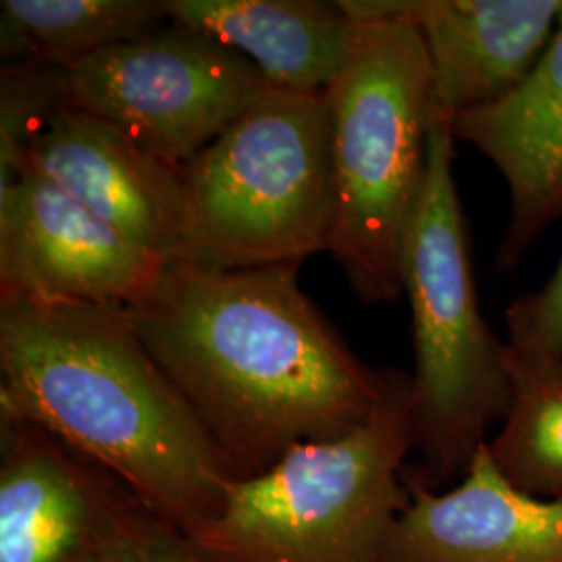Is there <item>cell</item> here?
Returning a JSON list of instances; mask_svg holds the SVG:
<instances>
[{
    "mask_svg": "<svg viewBox=\"0 0 562 562\" xmlns=\"http://www.w3.org/2000/svg\"><path fill=\"white\" fill-rule=\"evenodd\" d=\"M167 265L34 173L0 196V299L132 306Z\"/></svg>",
    "mask_w": 562,
    "mask_h": 562,
    "instance_id": "obj_8",
    "label": "cell"
},
{
    "mask_svg": "<svg viewBox=\"0 0 562 562\" xmlns=\"http://www.w3.org/2000/svg\"><path fill=\"white\" fill-rule=\"evenodd\" d=\"M504 319L508 344L562 359V257L552 278L513 302Z\"/></svg>",
    "mask_w": 562,
    "mask_h": 562,
    "instance_id": "obj_19",
    "label": "cell"
},
{
    "mask_svg": "<svg viewBox=\"0 0 562 562\" xmlns=\"http://www.w3.org/2000/svg\"><path fill=\"white\" fill-rule=\"evenodd\" d=\"M411 454L413 378L383 369L382 398L369 422L234 480L217 515L186 538L211 562H383L411 496Z\"/></svg>",
    "mask_w": 562,
    "mask_h": 562,
    "instance_id": "obj_3",
    "label": "cell"
},
{
    "mask_svg": "<svg viewBox=\"0 0 562 562\" xmlns=\"http://www.w3.org/2000/svg\"><path fill=\"white\" fill-rule=\"evenodd\" d=\"M355 20L394 18L419 32L436 111L452 115L501 101L552 41L562 0H341Z\"/></svg>",
    "mask_w": 562,
    "mask_h": 562,
    "instance_id": "obj_9",
    "label": "cell"
},
{
    "mask_svg": "<svg viewBox=\"0 0 562 562\" xmlns=\"http://www.w3.org/2000/svg\"><path fill=\"white\" fill-rule=\"evenodd\" d=\"M59 106L63 69L4 63L0 74V196L20 180L30 144Z\"/></svg>",
    "mask_w": 562,
    "mask_h": 562,
    "instance_id": "obj_17",
    "label": "cell"
},
{
    "mask_svg": "<svg viewBox=\"0 0 562 562\" xmlns=\"http://www.w3.org/2000/svg\"><path fill=\"white\" fill-rule=\"evenodd\" d=\"M359 21L355 53L325 90L336 201L327 252L357 299L380 304L404 294V240L422 201L436 106L415 25Z\"/></svg>",
    "mask_w": 562,
    "mask_h": 562,
    "instance_id": "obj_5",
    "label": "cell"
},
{
    "mask_svg": "<svg viewBox=\"0 0 562 562\" xmlns=\"http://www.w3.org/2000/svg\"><path fill=\"white\" fill-rule=\"evenodd\" d=\"M506 367L510 398L487 452L525 494L562 501V359L508 344Z\"/></svg>",
    "mask_w": 562,
    "mask_h": 562,
    "instance_id": "obj_16",
    "label": "cell"
},
{
    "mask_svg": "<svg viewBox=\"0 0 562 562\" xmlns=\"http://www.w3.org/2000/svg\"><path fill=\"white\" fill-rule=\"evenodd\" d=\"M454 136L436 111L422 201L408 225L402 290L411 302L415 454L406 483L438 490L462 477L503 422L510 378L506 341L483 319L467 223L454 181Z\"/></svg>",
    "mask_w": 562,
    "mask_h": 562,
    "instance_id": "obj_4",
    "label": "cell"
},
{
    "mask_svg": "<svg viewBox=\"0 0 562 562\" xmlns=\"http://www.w3.org/2000/svg\"><path fill=\"white\" fill-rule=\"evenodd\" d=\"M273 86L261 71L169 20L63 71V104L111 123L181 169Z\"/></svg>",
    "mask_w": 562,
    "mask_h": 562,
    "instance_id": "obj_7",
    "label": "cell"
},
{
    "mask_svg": "<svg viewBox=\"0 0 562 562\" xmlns=\"http://www.w3.org/2000/svg\"><path fill=\"white\" fill-rule=\"evenodd\" d=\"M165 23V0H2L0 53L65 71Z\"/></svg>",
    "mask_w": 562,
    "mask_h": 562,
    "instance_id": "obj_15",
    "label": "cell"
},
{
    "mask_svg": "<svg viewBox=\"0 0 562 562\" xmlns=\"http://www.w3.org/2000/svg\"><path fill=\"white\" fill-rule=\"evenodd\" d=\"M181 262L238 271L327 250L334 225L325 92L269 90L181 167Z\"/></svg>",
    "mask_w": 562,
    "mask_h": 562,
    "instance_id": "obj_6",
    "label": "cell"
},
{
    "mask_svg": "<svg viewBox=\"0 0 562 562\" xmlns=\"http://www.w3.org/2000/svg\"><path fill=\"white\" fill-rule=\"evenodd\" d=\"M408 485L383 562H562V501L521 492L487 443L450 490Z\"/></svg>",
    "mask_w": 562,
    "mask_h": 562,
    "instance_id": "obj_11",
    "label": "cell"
},
{
    "mask_svg": "<svg viewBox=\"0 0 562 562\" xmlns=\"http://www.w3.org/2000/svg\"><path fill=\"white\" fill-rule=\"evenodd\" d=\"M23 171L59 186L162 261H180L186 241L181 169L150 157L111 123L63 104L30 144Z\"/></svg>",
    "mask_w": 562,
    "mask_h": 562,
    "instance_id": "obj_10",
    "label": "cell"
},
{
    "mask_svg": "<svg viewBox=\"0 0 562 562\" xmlns=\"http://www.w3.org/2000/svg\"><path fill=\"white\" fill-rule=\"evenodd\" d=\"M448 123L454 140L477 148L508 186L498 267L510 271L562 217V11L548 48L510 94Z\"/></svg>",
    "mask_w": 562,
    "mask_h": 562,
    "instance_id": "obj_13",
    "label": "cell"
},
{
    "mask_svg": "<svg viewBox=\"0 0 562 562\" xmlns=\"http://www.w3.org/2000/svg\"><path fill=\"white\" fill-rule=\"evenodd\" d=\"M173 23L252 63L273 88L322 94L352 57L361 21L323 0H165Z\"/></svg>",
    "mask_w": 562,
    "mask_h": 562,
    "instance_id": "obj_14",
    "label": "cell"
},
{
    "mask_svg": "<svg viewBox=\"0 0 562 562\" xmlns=\"http://www.w3.org/2000/svg\"><path fill=\"white\" fill-rule=\"evenodd\" d=\"M127 487L38 425L0 419V562H83Z\"/></svg>",
    "mask_w": 562,
    "mask_h": 562,
    "instance_id": "obj_12",
    "label": "cell"
},
{
    "mask_svg": "<svg viewBox=\"0 0 562 562\" xmlns=\"http://www.w3.org/2000/svg\"><path fill=\"white\" fill-rule=\"evenodd\" d=\"M83 562L211 561L173 525L162 521L125 490Z\"/></svg>",
    "mask_w": 562,
    "mask_h": 562,
    "instance_id": "obj_18",
    "label": "cell"
},
{
    "mask_svg": "<svg viewBox=\"0 0 562 562\" xmlns=\"http://www.w3.org/2000/svg\"><path fill=\"white\" fill-rule=\"evenodd\" d=\"M0 419L38 425L183 536L240 480L125 306L0 299Z\"/></svg>",
    "mask_w": 562,
    "mask_h": 562,
    "instance_id": "obj_2",
    "label": "cell"
},
{
    "mask_svg": "<svg viewBox=\"0 0 562 562\" xmlns=\"http://www.w3.org/2000/svg\"><path fill=\"white\" fill-rule=\"evenodd\" d=\"M299 269L204 271L173 261L146 299L125 306L238 477L359 429L382 398L383 369L348 348L302 292Z\"/></svg>",
    "mask_w": 562,
    "mask_h": 562,
    "instance_id": "obj_1",
    "label": "cell"
}]
</instances>
